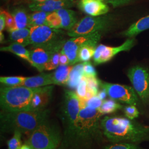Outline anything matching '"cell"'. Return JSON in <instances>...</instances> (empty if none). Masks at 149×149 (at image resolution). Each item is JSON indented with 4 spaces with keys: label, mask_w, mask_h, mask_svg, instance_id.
<instances>
[{
    "label": "cell",
    "mask_w": 149,
    "mask_h": 149,
    "mask_svg": "<svg viewBox=\"0 0 149 149\" xmlns=\"http://www.w3.org/2000/svg\"><path fill=\"white\" fill-rule=\"evenodd\" d=\"M29 4L34 3H41L48 0H26Z\"/></svg>",
    "instance_id": "cell-41"
},
{
    "label": "cell",
    "mask_w": 149,
    "mask_h": 149,
    "mask_svg": "<svg viewBox=\"0 0 149 149\" xmlns=\"http://www.w3.org/2000/svg\"><path fill=\"white\" fill-rule=\"evenodd\" d=\"M60 65H70V60L68 56L64 53L61 52V55L60 56Z\"/></svg>",
    "instance_id": "cell-39"
},
{
    "label": "cell",
    "mask_w": 149,
    "mask_h": 149,
    "mask_svg": "<svg viewBox=\"0 0 149 149\" xmlns=\"http://www.w3.org/2000/svg\"><path fill=\"white\" fill-rule=\"evenodd\" d=\"M81 108V101L77 93L71 91H66L62 108V119L65 128L66 135L69 139L73 141L76 135Z\"/></svg>",
    "instance_id": "cell-7"
},
{
    "label": "cell",
    "mask_w": 149,
    "mask_h": 149,
    "mask_svg": "<svg viewBox=\"0 0 149 149\" xmlns=\"http://www.w3.org/2000/svg\"><path fill=\"white\" fill-rule=\"evenodd\" d=\"M13 136L7 142L8 149H19L22 144L21 137L22 133L18 131L13 133Z\"/></svg>",
    "instance_id": "cell-31"
},
{
    "label": "cell",
    "mask_w": 149,
    "mask_h": 149,
    "mask_svg": "<svg viewBox=\"0 0 149 149\" xmlns=\"http://www.w3.org/2000/svg\"><path fill=\"white\" fill-rule=\"evenodd\" d=\"M135 44V39L132 38L127 39L122 45L112 47L103 44H100L96 47L93 60L95 65L105 63L114 58L117 54L122 52H127L133 47Z\"/></svg>",
    "instance_id": "cell-12"
},
{
    "label": "cell",
    "mask_w": 149,
    "mask_h": 149,
    "mask_svg": "<svg viewBox=\"0 0 149 149\" xmlns=\"http://www.w3.org/2000/svg\"><path fill=\"white\" fill-rule=\"evenodd\" d=\"M59 19L60 29L69 31L77 22L76 13L69 8H64L55 11Z\"/></svg>",
    "instance_id": "cell-16"
},
{
    "label": "cell",
    "mask_w": 149,
    "mask_h": 149,
    "mask_svg": "<svg viewBox=\"0 0 149 149\" xmlns=\"http://www.w3.org/2000/svg\"><path fill=\"white\" fill-rule=\"evenodd\" d=\"M56 53V52H55ZM55 53L49 50L41 47H34L30 50V57L32 65L40 72L44 70V67Z\"/></svg>",
    "instance_id": "cell-15"
},
{
    "label": "cell",
    "mask_w": 149,
    "mask_h": 149,
    "mask_svg": "<svg viewBox=\"0 0 149 149\" xmlns=\"http://www.w3.org/2000/svg\"><path fill=\"white\" fill-rule=\"evenodd\" d=\"M16 23V29L28 27L29 15L22 7H17L12 13ZM29 28V27H28Z\"/></svg>",
    "instance_id": "cell-23"
},
{
    "label": "cell",
    "mask_w": 149,
    "mask_h": 149,
    "mask_svg": "<svg viewBox=\"0 0 149 149\" xmlns=\"http://www.w3.org/2000/svg\"><path fill=\"white\" fill-rule=\"evenodd\" d=\"M26 77L22 76H1L0 82L7 86H22Z\"/></svg>",
    "instance_id": "cell-27"
},
{
    "label": "cell",
    "mask_w": 149,
    "mask_h": 149,
    "mask_svg": "<svg viewBox=\"0 0 149 149\" xmlns=\"http://www.w3.org/2000/svg\"><path fill=\"white\" fill-rule=\"evenodd\" d=\"M49 111L41 109L19 112H6L0 114L1 130L6 133L18 131L22 134H31L47 120Z\"/></svg>",
    "instance_id": "cell-2"
},
{
    "label": "cell",
    "mask_w": 149,
    "mask_h": 149,
    "mask_svg": "<svg viewBox=\"0 0 149 149\" xmlns=\"http://www.w3.org/2000/svg\"><path fill=\"white\" fill-rule=\"evenodd\" d=\"M88 92L87 82L85 77L84 76L76 87V93L81 101H85Z\"/></svg>",
    "instance_id": "cell-30"
},
{
    "label": "cell",
    "mask_w": 149,
    "mask_h": 149,
    "mask_svg": "<svg viewBox=\"0 0 149 149\" xmlns=\"http://www.w3.org/2000/svg\"><path fill=\"white\" fill-rule=\"evenodd\" d=\"M102 32H96L90 34L72 37L66 40L61 52L66 54L70 60V65H74L79 62V53L80 49L87 43L98 42L102 37Z\"/></svg>",
    "instance_id": "cell-11"
},
{
    "label": "cell",
    "mask_w": 149,
    "mask_h": 149,
    "mask_svg": "<svg viewBox=\"0 0 149 149\" xmlns=\"http://www.w3.org/2000/svg\"><path fill=\"white\" fill-rule=\"evenodd\" d=\"M107 4H109L114 7L127 5L133 0H101Z\"/></svg>",
    "instance_id": "cell-37"
},
{
    "label": "cell",
    "mask_w": 149,
    "mask_h": 149,
    "mask_svg": "<svg viewBox=\"0 0 149 149\" xmlns=\"http://www.w3.org/2000/svg\"><path fill=\"white\" fill-rule=\"evenodd\" d=\"M74 65H60L53 73L54 85H66L69 79L71 71Z\"/></svg>",
    "instance_id": "cell-18"
},
{
    "label": "cell",
    "mask_w": 149,
    "mask_h": 149,
    "mask_svg": "<svg viewBox=\"0 0 149 149\" xmlns=\"http://www.w3.org/2000/svg\"><path fill=\"white\" fill-rule=\"evenodd\" d=\"M100 86L110 98L129 105L138 106L139 99L133 87L108 83L100 80Z\"/></svg>",
    "instance_id": "cell-9"
},
{
    "label": "cell",
    "mask_w": 149,
    "mask_h": 149,
    "mask_svg": "<svg viewBox=\"0 0 149 149\" xmlns=\"http://www.w3.org/2000/svg\"><path fill=\"white\" fill-rule=\"evenodd\" d=\"M97 43L98 42H92L85 44L82 47L79 53V62L88 61L93 57Z\"/></svg>",
    "instance_id": "cell-25"
},
{
    "label": "cell",
    "mask_w": 149,
    "mask_h": 149,
    "mask_svg": "<svg viewBox=\"0 0 149 149\" xmlns=\"http://www.w3.org/2000/svg\"><path fill=\"white\" fill-rule=\"evenodd\" d=\"M9 39L13 43H17L26 47L28 45L31 34V28H25L17 29L9 32Z\"/></svg>",
    "instance_id": "cell-21"
},
{
    "label": "cell",
    "mask_w": 149,
    "mask_h": 149,
    "mask_svg": "<svg viewBox=\"0 0 149 149\" xmlns=\"http://www.w3.org/2000/svg\"><path fill=\"white\" fill-rule=\"evenodd\" d=\"M6 27V17L5 13L1 10L0 13V34H1V42H3L4 39V36L2 34V32Z\"/></svg>",
    "instance_id": "cell-38"
},
{
    "label": "cell",
    "mask_w": 149,
    "mask_h": 149,
    "mask_svg": "<svg viewBox=\"0 0 149 149\" xmlns=\"http://www.w3.org/2000/svg\"><path fill=\"white\" fill-rule=\"evenodd\" d=\"M103 100H101L98 95L93 96L86 101H81V105L89 107L92 108L98 109L101 106Z\"/></svg>",
    "instance_id": "cell-33"
},
{
    "label": "cell",
    "mask_w": 149,
    "mask_h": 149,
    "mask_svg": "<svg viewBox=\"0 0 149 149\" xmlns=\"http://www.w3.org/2000/svg\"><path fill=\"white\" fill-rule=\"evenodd\" d=\"M103 149H144L140 147L138 144L129 143H113L105 146Z\"/></svg>",
    "instance_id": "cell-32"
},
{
    "label": "cell",
    "mask_w": 149,
    "mask_h": 149,
    "mask_svg": "<svg viewBox=\"0 0 149 149\" xmlns=\"http://www.w3.org/2000/svg\"><path fill=\"white\" fill-rule=\"evenodd\" d=\"M123 107H124L117 102V101L111 98L109 100H103L101 106L98 109L99 112H100L102 115H103L112 114L119 109H122Z\"/></svg>",
    "instance_id": "cell-26"
},
{
    "label": "cell",
    "mask_w": 149,
    "mask_h": 149,
    "mask_svg": "<svg viewBox=\"0 0 149 149\" xmlns=\"http://www.w3.org/2000/svg\"><path fill=\"white\" fill-rule=\"evenodd\" d=\"M61 55V51L57 52L53 54L48 63L45 64L44 70L51 71L56 69L60 65V56Z\"/></svg>",
    "instance_id": "cell-29"
},
{
    "label": "cell",
    "mask_w": 149,
    "mask_h": 149,
    "mask_svg": "<svg viewBox=\"0 0 149 149\" xmlns=\"http://www.w3.org/2000/svg\"><path fill=\"white\" fill-rule=\"evenodd\" d=\"M101 127L103 135L112 143L149 141V127L134 120L106 116L101 120Z\"/></svg>",
    "instance_id": "cell-1"
},
{
    "label": "cell",
    "mask_w": 149,
    "mask_h": 149,
    "mask_svg": "<svg viewBox=\"0 0 149 149\" xmlns=\"http://www.w3.org/2000/svg\"><path fill=\"white\" fill-rule=\"evenodd\" d=\"M149 29V15H148L134 23L123 34L125 37L131 38Z\"/></svg>",
    "instance_id": "cell-19"
},
{
    "label": "cell",
    "mask_w": 149,
    "mask_h": 149,
    "mask_svg": "<svg viewBox=\"0 0 149 149\" xmlns=\"http://www.w3.org/2000/svg\"><path fill=\"white\" fill-rule=\"evenodd\" d=\"M97 95H98V96L101 100H104L105 98H106V96H108L106 92L104 90H103V89H102L101 91H100L98 92Z\"/></svg>",
    "instance_id": "cell-40"
},
{
    "label": "cell",
    "mask_w": 149,
    "mask_h": 149,
    "mask_svg": "<svg viewBox=\"0 0 149 149\" xmlns=\"http://www.w3.org/2000/svg\"><path fill=\"white\" fill-rule=\"evenodd\" d=\"M128 78L139 97L144 103L149 99V72L144 67L136 65L127 72Z\"/></svg>",
    "instance_id": "cell-10"
},
{
    "label": "cell",
    "mask_w": 149,
    "mask_h": 149,
    "mask_svg": "<svg viewBox=\"0 0 149 149\" xmlns=\"http://www.w3.org/2000/svg\"><path fill=\"white\" fill-rule=\"evenodd\" d=\"M19 149H31V148L28 144L24 143L23 145H22Z\"/></svg>",
    "instance_id": "cell-42"
},
{
    "label": "cell",
    "mask_w": 149,
    "mask_h": 149,
    "mask_svg": "<svg viewBox=\"0 0 149 149\" xmlns=\"http://www.w3.org/2000/svg\"><path fill=\"white\" fill-rule=\"evenodd\" d=\"M102 116L98 109L81 105L74 139L76 144L86 146L93 140H100L103 135L101 127Z\"/></svg>",
    "instance_id": "cell-3"
},
{
    "label": "cell",
    "mask_w": 149,
    "mask_h": 149,
    "mask_svg": "<svg viewBox=\"0 0 149 149\" xmlns=\"http://www.w3.org/2000/svg\"><path fill=\"white\" fill-rule=\"evenodd\" d=\"M61 140L59 130L47 120L30 134L25 143L31 149H56Z\"/></svg>",
    "instance_id": "cell-6"
},
{
    "label": "cell",
    "mask_w": 149,
    "mask_h": 149,
    "mask_svg": "<svg viewBox=\"0 0 149 149\" xmlns=\"http://www.w3.org/2000/svg\"><path fill=\"white\" fill-rule=\"evenodd\" d=\"M113 21V16L112 15L86 16L68 31V35L71 37H76L96 32L103 33L111 26Z\"/></svg>",
    "instance_id": "cell-8"
},
{
    "label": "cell",
    "mask_w": 149,
    "mask_h": 149,
    "mask_svg": "<svg viewBox=\"0 0 149 149\" xmlns=\"http://www.w3.org/2000/svg\"><path fill=\"white\" fill-rule=\"evenodd\" d=\"M66 41L63 31L43 25L31 28L28 45H32L33 48L41 47L55 53L61 51Z\"/></svg>",
    "instance_id": "cell-5"
},
{
    "label": "cell",
    "mask_w": 149,
    "mask_h": 149,
    "mask_svg": "<svg viewBox=\"0 0 149 149\" xmlns=\"http://www.w3.org/2000/svg\"><path fill=\"white\" fill-rule=\"evenodd\" d=\"M76 0H48L41 3L29 4L31 11L53 12L64 8H69L75 5Z\"/></svg>",
    "instance_id": "cell-13"
},
{
    "label": "cell",
    "mask_w": 149,
    "mask_h": 149,
    "mask_svg": "<svg viewBox=\"0 0 149 149\" xmlns=\"http://www.w3.org/2000/svg\"><path fill=\"white\" fill-rule=\"evenodd\" d=\"M49 12L43 11H34L29 15L28 27H36L43 25L48 26L47 17Z\"/></svg>",
    "instance_id": "cell-24"
},
{
    "label": "cell",
    "mask_w": 149,
    "mask_h": 149,
    "mask_svg": "<svg viewBox=\"0 0 149 149\" xmlns=\"http://www.w3.org/2000/svg\"><path fill=\"white\" fill-rule=\"evenodd\" d=\"M84 76L86 77H97V71L90 62H84Z\"/></svg>",
    "instance_id": "cell-36"
},
{
    "label": "cell",
    "mask_w": 149,
    "mask_h": 149,
    "mask_svg": "<svg viewBox=\"0 0 149 149\" xmlns=\"http://www.w3.org/2000/svg\"><path fill=\"white\" fill-rule=\"evenodd\" d=\"M123 111L126 118L132 120L138 117L140 114L136 106L134 105H129L124 107Z\"/></svg>",
    "instance_id": "cell-34"
},
{
    "label": "cell",
    "mask_w": 149,
    "mask_h": 149,
    "mask_svg": "<svg viewBox=\"0 0 149 149\" xmlns=\"http://www.w3.org/2000/svg\"><path fill=\"white\" fill-rule=\"evenodd\" d=\"M40 88L41 87L30 88L24 86L1 87L0 104L2 111L19 112L32 110V99Z\"/></svg>",
    "instance_id": "cell-4"
},
{
    "label": "cell",
    "mask_w": 149,
    "mask_h": 149,
    "mask_svg": "<svg viewBox=\"0 0 149 149\" xmlns=\"http://www.w3.org/2000/svg\"><path fill=\"white\" fill-rule=\"evenodd\" d=\"M77 6L82 12L93 17L105 15L109 10L108 5L101 0H79Z\"/></svg>",
    "instance_id": "cell-14"
},
{
    "label": "cell",
    "mask_w": 149,
    "mask_h": 149,
    "mask_svg": "<svg viewBox=\"0 0 149 149\" xmlns=\"http://www.w3.org/2000/svg\"><path fill=\"white\" fill-rule=\"evenodd\" d=\"M85 77L87 82L88 92L90 93L93 96L97 95L99 90L100 80L97 79V77Z\"/></svg>",
    "instance_id": "cell-28"
},
{
    "label": "cell",
    "mask_w": 149,
    "mask_h": 149,
    "mask_svg": "<svg viewBox=\"0 0 149 149\" xmlns=\"http://www.w3.org/2000/svg\"><path fill=\"white\" fill-rule=\"evenodd\" d=\"M84 63L77 64L74 66V68L71 71L69 79L67 85L70 88H75L79 85L80 81L84 76Z\"/></svg>",
    "instance_id": "cell-22"
},
{
    "label": "cell",
    "mask_w": 149,
    "mask_h": 149,
    "mask_svg": "<svg viewBox=\"0 0 149 149\" xmlns=\"http://www.w3.org/2000/svg\"><path fill=\"white\" fill-rule=\"evenodd\" d=\"M24 45L19 43H12L7 47H2L0 49L1 51L8 52L15 54L18 57L24 59L32 65V62L30 57V51L27 50Z\"/></svg>",
    "instance_id": "cell-20"
},
{
    "label": "cell",
    "mask_w": 149,
    "mask_h": 149,
    "mask_svg": "<svg viewBox=\"0 0 149 149\" xmlns=\"http://www.w3.org/2000/svg\"><path fill=\"white\" fill-rule=\"evenodd\" d=\"M3 13H5L6 17V29L8 32H11L12 31L16 30V23L14 19V17L12 13H9L7 11L2 10Z\"/></svg>",
    "instance_id": "cell-35"
},
{
    "label": "cell",
    "mask_w": 149,
    "mask_h": 149,
    "mask_svg": "<svg viewBox=\"0 0 149 149\" xmlns=\"http://www.w3.org/2000/svg\"><path fill=\"white\" fill-rule=\"evenodd\" d=\"M54 85L52 74H42L26 77L22 86L30 88H39Z\"/></svg>",
    "instance_id": "cell-17"
}]
</instances>
